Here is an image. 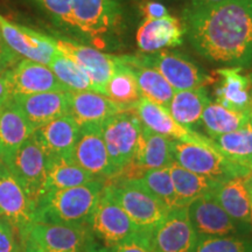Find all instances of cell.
Masks as SVG:
<instances>
[{
  "label": "cell",
  "mask_w": 252,
  "mask_h": 252,
  "mask_svg": "<svg viewBox=\"0 0 252 252\" xmlns=\"http://www.w3.org/2000/svg\"><path fill=\"white\" fill-rule=\"evenodd\" d=\"M105 96L117 104L123 111L133 110L143 97L133 72L123 58H118L117 67L106 86Z\"/></svg>",
  "instance_id": "obj_32"
},
{
  "label": "cell",
  "mask_w": 252,
  "mask_h": 252,
  "mask_svg": "<svg viewBox=\"0 0 252 252\" xmlns=\"http://www.w3.org/2000/svg\"><path fill=\"white\" fill-rule=\"evenodd\" d=\"M185 34L202 58L229 67L252 65V0L188 7Z\"/></svg>",
  "instance_id": "obj_1"
},
{
  "label": "cell",
  "mask_w": 252,
  "mask_h": 252,
  "mask_svg": "<svg viewBox=\"0 0 252 252\" xmlns=\"http://www.w3.org/2000/svg\"><path fill=\"white\" fill-rule=\"evenodd\" d=\"M189 220L197 237L247 236L213 196V193L196 198L187 207Z\"/></svg>",
  "instance_id": "obj_14"
},
{
  "label": "cell",
  "mask_w": 252,
  "mask_h": 252,
  "mask_svg": "<svg viewBox=\"0 0 252 252\" xmlns=\"http://www.w3.org/2000/svg\"><path fill=\"white\" fill-rule=\"evenodd\" d=\"M47 158L45 151L35 138L32 137L17 151L7 166L19 181L34 207L47 193Z\"/></svg>",
  "instance_id": "obj_7"
},
{
  "label": "cell",
  "mask_w": 252,
  "mask_h": 252,
  "mask_svg": "<svg viewBox=\"0 0 252 252\" xmlns=\"http://www.w3.org/2000/svg\"><path fill=\"white\" fill-rule=\"evenodd\" d=\"M71 158L97 180L111 179L116 174L110 161L100 124L80 126V134L71 152Z\"/></svg>",
  "instance_id": "obj_11"
},
{
  "label": "cell",
  "mask_w": 252,
  "mask_h": 252,
  "mask_svg": "<svg viewBox=\"0 0 252 252\" xmlns=\"http://www.w3.org/2000/svg\"><path fill=\"white\" fill-rule=\"evenodd\" d=\"M251 118L252 115L250 113L225 108L217 102H210L204 109L201 123L206 127L210 138H213L243 127L251 122Z\"/></svg>",
  "instance_id": "obj_33"
},
{
  "label": "cell",
  "mask_w": 252,
  "mask_h": 252,
  "mask_svg": "<svg viewBox=\"0 0 252 252\" xmlns=\"http://www.w3.org/2000/svg\"><path fill=\"white\" fill-rule=\"evenodd\" d=\"M251 119H252V118H251Z\"/></svg>",
  "instance_id": "obj_48"
},
{
  "label": "cell",
  "mask_w": 252,
  "mask_h": 252,
  "mask_svg": "<svg viewBox=\"0 0 252 252\" xmlns=\"http://www.w3.org/2000/svg\"><path fill=\"white\" fill-rule=\"evenodd\" d=\"M184 36V24L168 14L160 19H145L137 32V43L143 53H154L180 46Z\"/></svg>",
  "instance_id": "obj_21"
},
{
  "label": "cell",
  "mask_w": 252,
  "mask_h": 252,
  "mask_svg": "<svg viewBox=\"0 0 252 252\" xmlns=\"http://www.w3.org/2000/svg\"><path fill=\"white\" fill-rule=\"evenodd\" d=\"M15 105L21 110L33 130L62 116L69 115V91L55 90L12 97Z\"/></svg>",
  "instance_id": "obj_18"
},
{
  "label": "cell",
  "mask_w": 252,
  "mask_h": 252,
  "mask_svg": "<svg viewBox=\"0 0 252 252\" xmlns=\"http://www.w3.org/2000/svg\"><path fill=\"white\" fill-rule=\"evenodd\" d=\"M23 252H45V251H42L41 249L34 247V245H32L30 243H24Z\"/></svg>",
  "instance_id": "obj_46"
},
{
  "label": "cell",
  "mask_w": 252,
  "mask_h": 252,
  "mask_svg": "<svg viewBox=\"0 0 252 252\" xmlns=\"http://www.w3.org/2000/svg\"><path fill=\"white\" fill-rule=\"evenodd\" d=\"M11 97L30 96L47 91L67 90L48 65L23 59L2 74Z\"/></svg>",
  "instance_id": "obj_16"
},
{
  "label": "cell",
  "mask_w": 252,
  "mask_h": 252,
  "mask_svg": "<svg viewBox=\"0 0 252 252\" xmlns=\"http://www.w3.org/2000/svg\"><path fill=\"white\" fill-rule=\"evenodd\" d=\"M89 228L91 232L109 248L140 234L132 220L105 187L91 214Z\"/></svg>",
  "instance_id": "obj_9"
},
{
  "label": "cell",
  "mask_w": 252,
  "mask_h": 252,
  "mask_svg": "<svg viewBox=\"0 0 252 252\" xmlns=\"http://www.w3.org/2000/svg\"><path fill=\"white\" fill-rule=\"evenodd\" d=\"M103 188L102 180H94L77 187L47 191L36 207L35 220L89 225Z\"/></svg>",
  "instance_id": "obj_2"
},
{
  "label": "cell",
  "mask_w": 252,
  "mask_h": 252,
  "mask_svg": "<svg viewBox=\"0 0 252 252\" xmlns=\"http://www.w3.org/2000/svg\"><path fill=\"white\" fill-rule=\"evenodd\" d=\"M132 161L145 171L168 167L174 161L173 139L158 134L141 124L139 139Z\"/></svg>",
  "instance_id": "obj_26"
},
{
  "label": "cell",
  "mask_w": 252,
  "mask_h": 252,
  "mask_svg": "<svg viewBox=\"0 0 252 252\" xmlns=\"http://www.w3.org/2000/svg\"><path fill=\"white\" fill-rule=\"evenodd\" d=\"M213 196L235 220L244 235L251 231V200L244 176L220 182Z\"/></svg>",
  "instance_id": "obj_22"
},
{
  "label": "cell",
  "mask_w": 252,
  "mask_h": 252,
  "mask_svg": "<svg viewBox=\"0 0 252 252\" xmlns=\"http://www.w3.org/2000/svg\"><path fill=\"white\" fill-rule=\"evenodd\" d=\"M84 252H112V249L109 247H105V245H99L94 243V241H91L88 247L86 248V251Z\"/></svg>",
  "instance_id": "obj_43"
},
{
  "label": "cell",
  "mask_w": 252,
  "mask_h": 252,
  "mask_svg": "<svg viewBox=\"0 0 252 252\" xmlns=\"http://www.w3.org/2000/svg\"><path fill=\"white\" fill-rule=\"evenodd\" d=\"M75 27L90 37L109 34L119 23L116 0H71Z\"/></svg>",
  "instance_id": "obj_17"
},
{
  "label": "cell",
  "mask_w": 252,
  "mask_h": 252,
  "mask_svg": "<svg viewBox=\"0 0 252 252\" xmlns=\"http://www.w3.org/2000/svg\"><path fill=\"white\" fill-rule=\"evenodd\" d=\"M56 49L83 69L93 83L94 91L105 94L106 86L118 64V58L68 39H54Z\"/></svg>",
  "instance_id": "obj_10"
},
{
  "label": "cell",
  "mask_w": 252,
  "mask_h": 252,
  "mask_svg": "<svg viewBox=\"0 0 252 252\" xmlns=\"http://www.w3.org/2000/svg\"><path fill=\"white\" fill-rule=\"evenodd\" d=\"M34 133L12 98L0 108V162L7 167L17 151Z\"/></svg>",
  "instance_id": "obj_20"
},
{
  "label": "cell",
  "mask_w": 252,
  "mask_h": 252,
  "mask_svg": "<svg viewBox=\"0 0 252 252\" xmlns=\"http://www.w3.org/2000/svg\"><path fill=\"white\" fill-rule=\"evenodd\" d=\"M168 168L181 208H187L193 201L203 195L214 193L220 185V181L195 174L175 161H173Z\"/></svg>",
  "instance_id": "obj_29"
},
{
  "label": "cell",
  "mask_w": 252,
  "mask_h": 252,
  "mask_svg": "<svg viewBox=\"0 0 252 252\" xmlns=\"http://www.w3.org/2000/svg\"><path fill=\"white\" fill-rule=\"evenodd\" d=\"M48 67L68 91H94L93 83L86 71L61 53H56Z\"/></svg>",
  "instance_id": "obj_35"
},
{
  "label": "cell",
  "mask_w": 252,
  "mask_h": 252,
  "mask_svg": "<svg viewBox=\"0 0 252 252\" xmlns=\"http://www.w3.org/2000/svg\"><path fill=\"white\" fill-rule=\"evenodd\" d=\"M78 134L80 125L70 115H65L36 128L33 137L45 151L47 157H71Z\"/></svg>",
  "instance_id": "obj_24"
},
{
  "label": "cell",
  "mask_w": 252,
  "mask_h": 252,
  "mask_svg": "<svg viewBox=\"0 0 252 252\" xmlns=\"http://www.w3.org/2000/svg\"><path fill=\"white\" fill-rule=\"evenodd\" d=\"M91 234L89 225L35 220L25 232L23 241L45 252H84L93 241Z\"/></svg>",
  "instance_id": "obj_6"
},
{
  "label": "cell",
  "mask_w": 252,
  "mask_h": 252,
  "mask_svg": "<svg viewBox=\"0 0 252 252\" xmlns=\"http://www.w3.org/2000/svg\"><path fill=\"white\" fill-rule=\"evenodd\" d=\"M173 157L175 162L188 171L216 181L223 182L235 176H245L216 149L212 138L206 143L173 140Z\"/></svg>",
  "instance_id": "obj_4"
},
{
  "label": "cell",
  "mask_w": 252,
  "mask_h": 252,
  "mask_svg": "<svg viewBox=\"0 0 252 252\" xmlns=\"http://www.w3.org/2000/svg\"><path fill=\"white\" fill-rule=\"evenodd\" d=\"M210 103L204 88L175 91L168 111L179 124L189 127L201 122L204 109Z\"/></svg>",
  "instance_id": "obj_31"
},
{
  "label": "cell",
  "mask_w": 252,
  "mask_h": 252,
  "mask_svg": "<svg viewBox=\"0 0 252 252\" xmlns=\"http://www.w3.org/2000/svg\"><path fill=\"white\" fill-rule=\"evenodd\" d=\"M35 207L19 181L0 162V217L11 223L23 238L35 222Z\"/></svg>",
  "instance_id": "obj_13"
},
{
  "label": "cell",
  "mask_w": 252,
  "mask_h": 252,
  "mask_svg": "<svg viewBox=\"0 0 252 252\" xmlns=\"http://www.w3.org/2000/svg\"><path fill=\"white\" fill-rule=\"evenodd\" d=\"M47 158V191L77 187L97 180L78 166L71 157L53 156Z\"/></svg>",
  "instance_id": "obj_30"
},
{
  "label": "cell",
  "mask_w": 252,
  "mask_h": 252,
  "mask_svg": "<svg viewBox=\"0 0 252 252\" xmlns=\"http://www.w3.org/2000/svg\"><path fill=\"white\" fill-rule=\"evenodd\" d=\"M140 184L150 191L153 196H156L162 204L169 210L180 209L178 196L175 194L174 186L171 178L168 167L156 169H147L144 172L143 176L138 179Z\"/></svg>",
  "instance_id": "obj_34"
},
{
  "label": "cell",
  "mask_w": 252,
  "mask_h": 252,
  "mask_svg": "<svg viewBox=\"0 0 252 252\" xmlns=\"http://www.w3.org/2000/svg\"><path fill=\"white\" fill-rule=\"evenodd\" d=\"M100 130L110 161L117 174L133 160L141 131V122L133 110H126L104 121L100 124Z\"/></svg>",
  "instance_id": "obj_5"
},
{
  "label": "cell",
  "mask_w": 252,
  "mask_h": 252,
  "mask_svg": "<svg viewBox=\"0 0 252 252\" xmlns=\"http://www.w3.org/2000/svg\"><path fill=\"white\" fill-rule=\"evenodd\" d=\"M216 149L245 175L252 172V119L243 127L212 138Z\"/></svg>",
  "instance_id": "obj_27"
},
{
  "label": "cell",
  "mask_w": 252,
  "mask_h": 252,
  "mask_svg": "<svg viewBox=\"0 0 252 252\" xmlns=\"http://www.w3.org/2000/svg\"><path fill=\"white\" fill-rule=\"evenodd\" d=\"M220 81L216 88L217 103L225 108L252 115V84L250 76L242 74V68L217 69Z\"/></svg>",
  "instance_id": "obj_25"
},
{
  "label": "cell",
  "mask_w": 252,
  "mask_h": 252,
  "mask_svg": "<svg viewBox=\"0 0 252 252\" xmlns=\"http://www.w3.org/2000/svg\"><path fill=\"white\" fill-rule=\"evenodd\" d=\"M11 93H9L7 82H6L5 77L2 75H0V108L4 105L5 103H7L11 99Z\"/></svg>",
  "instance_id": "obj_42"
},
{
  "label": "cell",
  "mask_w": 252,
  "mask_h": 252,
  "mask_svg": "<svg viewBox=\"0 0 252 252\" xmlns=\"http://www.w3.org/2000/svg\"><path fill=\"white\" fill-rule=\"evenodd\" d=\"M0 33L9 48L20 58L49 65L58 53L53 37L39 33L32 28L11 23L1 14Z\"/></svg>",
  "instance_id": "obj_12"
},
{
  "label": "cell",
  "mask_w": 252,
  "mask_h": 252,
  "mask_svg": "<svg viewBox=\"0 0 252 252\" xmlns=\"http://www.w3.org/2000/svg\"><path fill=\"white\" fill-rule=\"evenodd\" d=\"M245 182H247V187L249 193H250V200H251V228H252V172L249 173L248 175L244 176Z\"/></svg>",
  "instance_id": "obj_45"
},
{
  "label": "cell",
  "mask_w": 252,
  "mask_h": 252,
  "mask_svg": "<svg viewBox=\"0 0 252 252\" xmlns=\"http://www.w3.org/2000/svg\"><path fill=\"white\" fill-rule=\"evenodd\" d=\"M104 187L134 223L140 234L150 236L171 210L140 184L138 179L119 181Z\"/></svg>",
  "instance_id": "obj_3"
},
{
  "label": "cell",
  "mask_w": 252,
  "mask_h": 252,
  "mask_svg": "<svg viewBox=\"0 0 252 252\" xmlns=\"http://www.w3.org/2000/svg\"><path fill=\"white\" fill-rule=\"evenodd\" d=\"M133 111L144 126L158 134L165 135L169 139L189 141V143H206L209 140L208 137L179 124L172 117L168 109L158 105L145 97H141L139 102L135 104Z\"/></svg>",
  "instance_id": "obj_19"
},
{
  "label": "cell",
  "mask_w": 252,
  "mask_h": 252,
  "mask_svg": "<svg viewBox=\"0 0 252 252\" xmlns=\"http://www.w3.org/2000/svg\"><path fill=\"white\" fill-rule=\"evenodd\" d=\"M141 12L146 19H160L168 15L167 8L157 1H147L141 6Z\"/></svg>",
  "instance_id": "obj_41"
},
{
  "label": "cell",
  "mask_w": 252,
  "mask_h": 252,
  "mask_svg": "<svg viewBox=\"0 0 252 252\" xmlns=\"http://www.w3.org/2000/svg\"><path fill=\"white\" fill-rule=\"evenodd\" d=\"M135 58L141 64L159 71L175 91L197 89L214 82L209 75L180 53L161 49Z\"/></svg>",
  "instance_id": "obj_8"
},
{
  "label": "cell",
  "mask_w": 252,
  "mask_h": 252,
  "mask_svg": "<svg viewBox=\"0 0 252 252\" xmlns=\"http://www.w3.org/2000/svg\"><path fill=\"white\" fill-rule=\"evenodd\" d=\"M250 80H251V84H252V74L250 75Z\"/></svg>",
  "instance_id": "obj_47"
},
{
  "label": "cell",
  "mask_w": 252,
  "mask_h": 252,
  "mask_svg": "<svg viewBox=\"0 0 252 252\" xmlns=\"http://www.w3.org/2000/svg\"><path fill=\"white\" fill-rule=\"evenodd\" d=\"M111 249L112 252H156L149 236L143 234H137Z\"/></svg>",
  "instance_id": "obj_39"
},
{
  "label": "cell",
  "mask_w": 252,
  "mask_h": 252,
  "mask_svg": "<svg viewBox=\"0 0 252 252\" xmlns=\"http://www.w3.org/2000/svg\"><path fill=\"white\" fill-rule=\"evenodd\" d=\"M149 237L156 252H195L198 239L187 208L172 210Z\"/></svg>",
  "instance_id": "obj_15"
},
{
  "label": "cell",
  "mask_w": 252,
  "mask_h": 252,
  "mask_svg": "<svg viewBox=\"0 0 252 252\" xmlns=\"http://www.w3.org/2000/svg\"><path fill=\"white\" fill-rule=\"evenodd\" d=\"M37 2L56 24L68 30H76L72 18L71 0H37Z\"/></svg>",
  "instance_id": "obj_37"
},
{
  "label": "cell",
  "mask_w": 252,
  "mask_h": 252,
  "mask_svg": "<svg viewBox=\"0 0 252 252\" xmlns=\"http://www.w3.org/2000/svg\"><path fill=\"white\" fill-rule=\"evenodd\" d=\"M123 110L105 94L96 91H69V115L80 126L102 124Z\"/></svg>",
  "instance_id": "obj_23"
},
{
  "label": "cell",
  "mask_w": 252,
  "mask_h": 252,
  "mask_svg": "<svg viewBox=\"0 0 252 252\" xmlns=\"http://www.w3.org/2000/svg\"><path fill=\"white\" fill-rule=\"evenodd\" d=\"M19 61H20V56H18L13 50L9 48L1 33H0V75L11 69Z\"/></svg>",
  "instance_id": "obj_40"
},
{
  "label": "cell",
  "mask_w": 252,
  "mask_h": 252,
  "mask_svg": "<svg viewBox=\"0 0 252 252\" xmlns=\"http://www.w3.org/2000/svg\"><path fill=\"white\" fill-rule=\"evenodd\" d=\"M24 241L17 229L0 217V252H23Z\"/></svg>",
  "instance_id": "obj_38"
},
{
  "label": "cell",
  "mask_w": 252,
  "mask_h": 252,
  "mask_svg": "<svg viewBox=\"0 0 252 252\" xmlns=\"http://www.w3.org/2000/svg\"><path fill=\"white\" fill-rule=\"evenodd\" d=\"M189 1H190V6L189 7H202V6L220 4V2L226 1V0H189Z\"/></svg>",
  "instance_id": "obj_44"
},
{
  "label": "cell",
  "mask_w": 252,
  "mask_h": 252,
  "mask_svg": "<svg viewBox=\"0 0 252 252\" xmlns=\"http://www.w3.org/2000/svg\"><path fill=\"white\" fill-rule=\"evenodd\" d=\"M123 60L131 68L141 96L151 102L168 109L175 90L156 69L141 64L135 56H124Z\"/></svg>",
  "instance_id": "obj_28"
},
{
  "label": "cell",
  "mask_w": 252,
  "mask_h": 252,
  "mask_svg": "<svg viewBox=\"0 0 252 252\" xmlns=\"http://www.w3.org/2000/svg\"><path fill=\"white\" fill-rule=\"evenodd\" d=\"M195 252H252V238L248 236L201 237Z\"/></svg>",
  "instance_id": "obj_36"
}]
</instances>
